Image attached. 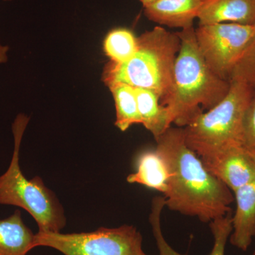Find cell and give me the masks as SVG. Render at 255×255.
I'll return each mask as SVG.
<instances>
[{"label": "cell", "instance_id": "obj_8", "mask_svg": "<svg viewBox=\"0 0 255 255\" xmlns=\"http://www.w3.org/2000/svg\"><path fill=\"white\" fill-rule=\"evenodd\" d=\"M199 157L208 170L233 192L255 179V161L242 146L228 147Z\"/></svg>", "mask_w": 255, "mask_h": 255}, {"label": "cell", "instance_id": "obj_15", "mask_svg": "<svg viewBox=\"0 0 255 255\" xmlns=\"http://www.w3.org/2000/svg\"><path fill=\"white\" fill-rule=\"evenodd\" d=\"M140 122L155 140L172 124L168 109L161 104L157 94L142 88H135Z\"/></svg>", "mask_w": 255, "mask_h": 255}, {"label": "cell", "instance_id": "obj_5", "mask_svg": "<svg viewBox=\"0 0 255 255\" xmlns=\"http://www.w3.org/2000/svg\"><path fill=\"white\" fill-rule=\"evenodd\" d=\"M230 82L229 91L219 104L183 128L186 143L199 157L241 146L243 118L254 91L245 82Z\"/></svg>", "mask_w": 255, "mask_h": 255}, {"label": "cell", "instance_id": "obj_18", "mask_svg": "<svg viewBox=\"0 0 255 255\" xmlns=\"http://www.w3.org/2000/svg\"><path fill=\"white\" fill-rule=\"evenodd\" d=\"M232 80L245 82L255 92V24L253 36L233 69Z\"/></svg>", "mask_w": 255, "mask_h": 255}, {"label": "cell", "instance_id": "obj_21", "mask_svg": "<svg viewBox=\"0 0 255 255\" xmlns=\"http://www.w3.org/2000/svg\"><path fill=\"white\" fill-rule=\"evenodd\" d=\"M139 1H140V2L142 3V5H143L144 7H145V6H148V5H150L151 4H152V3L155 2V1H157V0H139Z\"/></svg>", "mask_w": 255, "mask_h": 255}, {"label": "cell", "instance_id": "obj_12", "mask_svg": "<svg viewBox=\"0 0 255 255\" xmlns=\"http://www.w3.org/2000/svg\"><path fill=\"white\" fill-rule=\"evenodd\" d=\"M199 25L217 23L255 24V0H204L197 16Z\"/></svg>", "mask_w": 255, "mask_h": 255}, {"label": "cell", "instance_id": "obj_6", "mask_svg": "<svg viewBox=\"0 0 255 255\" xmlns=\"http://www.w3.org/2000/svg\"><path fill=\"white\" fill-rule=\"evenodd\" d=\"M35 247L53 248L64 255H146L141 233L132 226L100 228L88 233L35 234Z\"/></svg>", "mask_w": 255, "mask_h": 255}, {"label": "cell", "instance_id": "obj_20", "mask_svg": "<svg viewBox=\"0 0 255 255\" xmlns=\"http://www.w3.org/2000/svg\"><path fill=\"white\" fill-rule=\"evenodd\" d=\"M9 48L3 46L0 43V64L6 63L7 61V52Z\"/></svg>", "mask_w": 255, "mask_h": 255}, {"label": "cell", "instance_id": "obj_24", "mask_svg": "<svg viewBox=\"0 0 255 255\" xmlns=\"http://www.w3.org/2000/svg\"></svg>", "mask_w": 255, "mask_h": 255}, {"label": "cell", "instance_id": "obj_9", "mask_svg": "<svg viewBox=\"0 0 255 255\" xmlns=\"http://www.w3.org/2000/svg\"><path fill=\"white\" fill-rule=\"evenodd\" d=\"M165 204L163 196H157L152 200L150 221L152 234L159 255H186L178 253L172 248L164 238L161 228V214ZM210 229L214 236V246L209 255H225L226 244L232 233V216L231 214L215 219L209 223Z\"/></svg>", "mask_w": 255, "mask_h": 255}, {"label": "cell", "instance_id": "obj_10", "mask_svg": "<svg viewBox=\"0 0 255 255\" xmlns=\"http://www.w3.org/2000/svg\"><path fill=\"white\" fill-rule=\"evenodd\" d=\"M236 209L232 216L230 243L247 251L255 236V179L233 191Z\"/></svg>", "mask_w": 255, "mask_h": 255}, {"label": "cell", "instance_id": "obj_19", "mask_svg": "<svg viewBox=\"0 0 255 255\" xmlns=\"http://www.w3.org/2000/svg\"><path fill=\"white\" fill-rule=\"evenodd\" d=\"M241 146L255 161V92L247 107L243 118Z\"/></svg>", "mask_w": 255, "mask_h": 255}, {"label": "cell", "instance_id": "obj_4", "mask_svg": "<svg viewBox=\"0 0 255 255\" xmlns=\"http://www.w3.org/2000/svg\"><path fill=\"white\" fill-rule=\"evenodd\" d=\"M29 118L18 114L12 124L14 146L9 167L0 176V204L17 206L31 215L38 231L59 233L66 225L63 206L40 177L28 179L21 172L19 152Z\"/></svg>", "mask_w": 255, "mask_h": 255}, {"label": "cell", "instance_id": "obj_13", "mask_svg": "<svg viewBox=\"0 0 255 255\" xmlns=\"http://www.w3.org/2000/svg\"><path fill=\"white\" fill-rule=\"evenodd\" d=\"M168 166L156 149L142 151L135 160V172L127 177L130 184H138L165 194L168 189Z\"/></svg>", "mask_w": 255, "mask_h": 255}, {"label": "cell", "instance_id": "obj_22", "mask_svg": "<svg viewBox=\"0 0 255 255\" xmlns=\"http://www.w3.org/2000/svg\"><path fill=\"white\" fill-rule=\"evenodd\" d=\"M4 1H12V0H4Z\"/></svg>", "mask_w": 255, "mask_h": 255}, {"label": "cell", "instance_id": "obj_14", "mask_svg": "<svg viewBox=\"0 0 255 255\" xmlns=\"http://www.w3.org/2000/svg\"><path fill=\"white\" fill-rule=\"evenodd\" d=\"M35 234L23 222L16 210L4 219H0V255H26L36 248Z\"/></svg>", "mask_w": 255, "mask_h": 255}, {"label": "cell", "instance_id": "obj_16", "mask_svg": "<svg viewBox=\"0 0 255 255\" xmlns=\"http://www.w3.org/2000/svg\"><path fill=\"white\" fill-rule=\"evenodd\" d=\"M107 87L115 102L116 127L124 132L135 124H141L134 87L123 83L111 84Z\"/></svg>", "mask_w": 255, "mask_h": 255}, {"label": "cell", "instance_id": "obj_23", "mask_svg": "<svg viewBox=\"0 0 255 255\" xmlns=\"http://www.w3.org/2000/svg\"><path fill=\"white\" fill-rule=\"evenodd\" d=\"M253 255H255V250L254 253H253Z\"/></svg>", "mask_w": 255, "mask_h": 255}, {"label": "cell", "instance_id": "obj_7", "mask_svg": "<svg viewBox=\"0 0 255 255\" xmlns=\"http://www.w3.org/2000/svg\"><path fill=\"white\" fill-rule=\"evenodd\" d=\"M255 25L217 23L195 29L199 51L211 70L230 81L231 74L254 31Z\"/></svg>", "mask_w": 255, "mask_h": 255}, {"label": "cell", "instance_id": "obj_11", "mask_svg": "<svg viewBox=\"0 0 255 255\" xmlns=\"http://www.w3.org/2000/svg\"><path fill=\"white\" fill-rule=\"evenodd\" d=\"M204 0H157L144 7L146 17L161 26L191 27Z\"/></svg>", "mask_w": 255, "mask_h": 255}, {"label": "cell", "instance_id": "obj_1", "mask_svg": "<svg viewBox=\"0 0 255 255\" xmlns=\"http://www.w3.org/2000/svg\"><path fill=\"white\" fill-rule=\"evenodd\" d=\"M156 150L168 166L165 206L184 216L210 223L231 214L234 194L211 173L186 143L183 128L171 127L156 140Z\"/></svg>", "mask_w": 255, "mask_h": 255}, {"label": "cell", "instance_id": "obj_2", "mask_svg": "<svg viewBox=\"0 0 255 255\" xmlns=\"http://www.w3.org/2000/svg\"><path fill=\"white\" fill-rule=\"evenodd\" d=\"M180 49L174 65V89L166 106L172 124L184 128L202 113L219 104L227 95L231 82L209 68L196 43L194 26L177 32Z\"/></svg>", "mask_w": 255, "mask_h": 255}, {"label": "cell", "instance_id": "obj_3", "mask_svg": "<svg viewBox=\"0 0 255 255\" xmlns=\"http://www.w3.org/2000/svg\"><path fill=\"white\" fill-rule=\"evenodd\" d=\"M180 49L176 33L156 26L137 37L136 51L122 63L109 62L102 74L107 86L123 83L155 92L166 107L173 94L174 65Z\"/></svg>", "mask_w": 255, "mask_h": 255}, {"label": "cell", "instance_id": "obj_17", "mask_svg": "<svg viewBox=\"0 0 255 255\" xmlns=\"http://www.w3.org/2000/svg\"><path fill=\"white\" fill-rule=\"evenodd\" d=\"M104 51L114 63L127 61L137 50V37L130 30L118 28L109 32L104 41Z\"/></svg>", "mask_w": 255, "mask_h": 255}]
</instances>
